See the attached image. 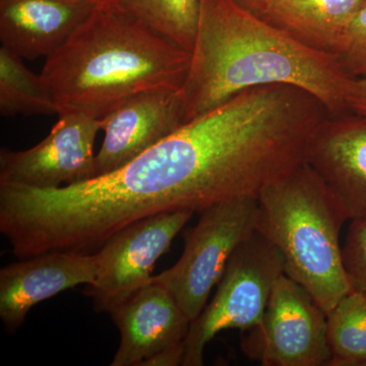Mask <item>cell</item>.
Segmentation results:
<instances>
[{"label": "cell", "instance_id": "cell-1", "mask_svg": "<svg viewBox=\"0 0 366 366\" xmlns=\"http://www.w3.org/2000/svg\"><path fill=\"white\" fill-rule=\"evenodd\" d=\"M352 81L336 55L305 47L234 0H201L182 88L185 124L240 92L274 84L303 89L330 115L344 114Z\"/></svg>", "mask_w": 366, "mask_h": 366}, {"label": "cell", "instance_id": "cell-2", "mask_svg": "<svg viewBox=\"0 0 366 366\" xmlns=\"http://www.w3.org/2000/svg\"><path fill=\"white\" fill-rule=\"evenodd\" d=\"M189 61L190 53L119 4H101L46 59L41 76L57 114L101 119L137 94L182 89Z\"/></svg>", "mask_w": 366, "mask_h": 366}, {"label": "cell", "instance_id": "cell-3", "mask_svg": "<svg viewBox=\"0 0 366 366\" xmlns=\"http://www.w3.org/2000/svg\"><path fill=\"white\" fill-rule=\"evenodd\" d=\"M257 204V230L280 252L285 274L327 315L352 290L340 245L346 219L333 197L303 161L262 190Z\"/></svg>", "mask_w": 366, "mask_h": 366}, {"label": "cell", "instance_id": "cell-4", "mask_svg": "<svg viewBox=\"0 0 366 366\" xmlns=\"http://www.w3.org/2000/svg\"><path fill=\"white\" fill-rule=\"evenodd\" d=\"M257 199L252 197L227 199L203 209L197 225L185 233L184 249L177 264L150 282L165 288L194 322L236 249L257 230Z\"/></svg>", "mask_w": 366, "mask_h": 366}, {"label": "cell", "instance_id": "cell-5", "mask_svg": "<svg viewBox=\"0 0 366 366\" xmlns=\"http://www.w3.org/2000/svg\"><path fill=\"white\" fill-rule=\"evenodd\" d=\"M284 273L280 252L255 230L236 249L213 300L190 324L182 365H203L204 348L220 332L259 327L274 283Z\"/></svg>", "mask_w": 366, "mask_h": 366}, {"label": "cell", "instance_id": "cell-6", "mask_svg": "<svg viewBox=\"0 0 366 366\" xmlns=\"http://www.w3.org/2000/svg\"><path fill=\"white\" fill-rule=\"evenodd\" d=\"M242 342L247 356L264 366H325L332 360L327 312L300 283L277 279L259 327Z\"/></svg>", "mask_w": 366, "mask_h": 366}, {"label": "cell", "instance_id": "cell-7", "mask_svg": "<svg viewBox=\"0 0 366 366\" xmlns=\"http://www.w3.org/2000/svg\"><path fill=\"white\" fill-rule=\"evenodd\" d=\"M194 214L190 209L158 214L112 236L94 254L97 273L85 292L93 300L96 312L109 314L150 283L156 262Z\"/></svg>", "mask_w": 366, "mask_h": 366}, {"label": "cell", "instance_id": "cell-8", "mask_svg": "<svg viewBox=\"0 0 366 366\" xmlns=\"http://www.w3.org/2000/svg\"><path fill=\"white\" fill-rule=\"evenodd\" d=\"M100 119L81 114L59 115L47 137L25 151H0V183L33 189H57L96 175L94 144Z\"/></svg>", "mask_w": 366, "mask_h": 366}, {"label": "cell", "instance_id": "cell-9", "mask_svg": "<svg viewBox=\"0 0 366 366\" xmlns=\"http://www.w3.org/2000/svg\"><path fill=\"white\" fill-rule=\"evenodd\" d=\"M109 314L120 333L112 366L182 365L192 322L162 286L150 282Z\"/></svg>", "mask_w": 366, "mask_h": 366}, {"label": "cell", "instance_id": "cell-10", "mask_svg": "<svg viewBox=\"0 0 366 366\" xmlns=\"http://www.w3.org/2000/svg\"><path fill=\"white\" fill-rule=\"evenodd\" d=\"M305 163L347 220L366 216V117L327 115L310 137Z\"/></svg>", "mask_w": 366, "mask_h": 366}, {"label": "cell", "instance_id": "cell-11", "mask_svg": "<svg viewBox=\"0 0 366 366\" xmlns=\"http://www.w3.org/2000/svg\"><path fill=\"white\" fill-rule=\"evenodd\" d=\"M184 124L182 89H156L129 99L100 119L105 137L95 177L124 167Z\"/></svg>", "mask_w": 366, "mask_h": 366}, {"label": "cell", "instance_id": "cell-12", "mask_svg": "<svg viewBox=\"0 0 366 366\" xmlns=\"http://www.w3.org/2000/svg\"><path fill=\"white\" fill-rule=\"evenodd\" d=\"M97 273L95 255L51 252L19 259L0 269V317L14 334L41 301L79 285H92Z\"/></svg>", "mask_w": 366, "mask_h": 366}, {"label": "cell", "instance_id": "cell-13", "mask_svg": "<svg viewBox=\"0 0 366 366\" xmlns=\"http://www.w3.org/2000/svg\"><path fill=\"white\" fill-rule=\"evenodd\" d=\"M96 6L84 0H0L1 45L23 59H47Z\"/></svg>", "mask_w": 366, "mask_h": 366}, {"label": "cell", "instance_id": "cell-14", "mask_svg": "<svg viewBox=\"0 0 366 366\" xmlns=\"http://www.w3.org/2000/svg\"><path fill=\"white\" fill-rule=\"evenodd\" d=\"M366 0H266L257 16L305 47L336 55Z\"/></svg>", "mask_w": 366, "mask_h": 366}, {"label": "cell", "instance_id": "cell-15", "mask_svg": "<svg viewBox=\"0 0 366 366\" xmlns=\"http://www.w3.org/2000/svg\"><path fill=\"white\" fill-rule=\"evenodd\" d=\"M0 113L4 117L57 114L51 91L43 76L34 74L24 64L23 57L2 45Z\"/></svg>", "mask_w": 366, "mask_h": 366}, {"label": "cell", "instance_id": "cell-16", "mask_svg": "<svg viewBox=\"0 0 366 366\" xmlns=\"http://www.w3.org/2000/svg\"><path fill=\"white\" fill-rule=\"evenodd\" d=\"M330 365H366V296L351 290L327 315Z\"/></svg>", "mask_w": 366, "mask_h": 366}, {"label": "cell", "instance_id": "cell-17", "mask_svg": "<svg viewBox=\"0 0 366 366\" xmlns=\"http://www.w3.org/2000/svg\"><path fill=\"white\" fill-rule=\"evenodd\" d=\"M118 4L152 30L192 51L201 0H120Z\"/></svg>", "mask_w": 366, "mask_h": 366}, {"label": "cell", "instance_id": "cell-18", "mask_svg": "<svg viewBox=\"0 0 366 366\" xmlns=\"http://www.w3.org/2000/svg\"><path fill=\"white\" fill-rule=\"evenodd\" d=\"M336 56L350 78L366 79V2L349 24Z\"/></svg>", "mask_w": 366, "mask_h": 366}, {"label": "cell", "instance_id": "cell-19", "mask_svg": "<svg viewBox=\"0 0 366 366\" xmlns=\"http://www.w3.org/2000/svg\"><path fill=\"white\" fill-rule=\"evenodd\" d=\"M342 249L351 288L366 296V216L351 221Z\"/></svg>", "mask_w": 366, "mask_h": 366}, {"label": "cell", "instance_id": "cell-20", "mask_svg": "<svg viewBox=\"0 0 366 366\" xmlns=\"http://www.w3.org/2000/svg\"><path fill=\"white\" fill-rule=\"evenodd\" d=\"M348 106L350 112L366 117V79H353Z\"/></svg>", "mask_w": 366, "mask_h": 366}, {"label": "cell", "instance_id": "cell-21", "mask_svg": "<svg viewBox=\"0 0 366 366\" xmlns=\"http://www.w3.org/2000/svg\"><path fill=\"white\" fill-rule=\"evenodd\" d=\"M234 1L244 7V9L257 14L266 0H234Z\"/></svg>", "mask_w": 366, "mask_h": 366}, {"label": "cell", "instance_id": "cell-22", "mask_svg": "<svg viewBox=\"0 0 366 366\" xmlns=\"http://www.w3.org/2000/svg\"><path fill=\"white\" fill-rule=\"evenodd\" d=\"M84 1L90 2L95 6H101V4H118L120 0H84Z\"/></svg>", "mask_w": 366, "mask_h": 366}]
</instances>
